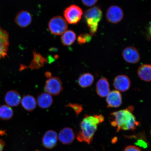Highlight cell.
Returning a JSON list of instances; mask_svg holds the SVG:
<instances>
[{
	"mask_svg": "<svg viewBox=\"0 0 151 151\" xmlns=\"http://www.w3.org/2000/svg\"><path fill=\"white\" fill-rule=\"evenodd\" d=\"M21 100L20 94L16 91H9L5 96V103L7 105L11 107L18 106L21 103Z\"/></svg>",
	"mask_w": 151,
	"mask_h": 151,
	"instance_id": "14",
	"label": "cell"
},
{
	"mask_svg": "<svg viewBox=\"0 0 151 151\" xmlns=\"http://www.w3.org/2000/svg\"><path fill=\"white\" fill-rule=\"evenodd\" d=\"M99 0H82L84 5L88 7H91L95 5Z\"/></svg>",
	"mask_w": 151,
	"mask_h": 151,
	"instance_id": "26",
	"label": "cell"
},
{
	"mask_svg": "<svg viewBox=\"0 0 151 151\" xmlns=\"http://www.w3.org/2000/svg\"><path fill=\"white\" fill-rule=\"evenodd\" d=\"M68 107H71L74 111L77 116L82 112L83 109L82 106L77 104H69L67 105Z\"/></svg>",
	"mask_w": 151,
	"mask_h": 151,
	"instance_id": "25",
	"label": "cell"
},
{
	"mask_svg": "<svg viewBox=\"0 0 151 151\" xmlns=\"http://www.w3.org/2000/svg\"><path fill=\"white\" fill-rule=\"evenodd\" d=\"M58 134L55 131L49 130L43 137L42 142L45 148L52 149L56 146L58 141Z\"/></svg>",
	"mask_w": 151,
	"mask_h": 151,
	"instance_id": "12",
	"label": "cell"
},
{
	"mask_svg": "<svg viewBox=\"0 0 151 151\" xmlns=\"http://www.w3.org/2000/svg\"><path fill=\"white\" fill-rule=\"evenodd\" d=\"M75 134L71 128L66 127L60 131L58 138L61 142L65 145H69L74 140Z\"/></svg>",
	"mask_w": 151,
	"mask_h": 151,
	"instance_id": "15",
	"label": "cell"
},
{
	"mask_svg": "<svg viewBox=\"0 0 151 151\" xmlns=\"http://www.w3.org/2000/svg\"><path fill=\"white\" fill-rule=\"evenodd\" d=\"M46 76L48 77V78H50L51 74L50 73L47 72L46 73Z\"/></svg>",
	"mask_w": 151,
	"mask_h": 151,
	"instance_id": "30",
	"label": "cell"
},
{
	"mask_svg": "<svg viewBox=\"0 0 151 151\" xmlns=\"http://www.w3.org/2000/svg\"><path fill=\"white\" fill-rule=\"evenodd\" d=\"M76 39V34L71 30H67L61 37L62 44L64 46H69L73 44Z\"/></svg>",
	"mask_w": 151,
	"mask_h": 151,
	"instance_id": "21",
	"label": "cell"
},
{
	"mask_svg": "<svg viewBox=\"0 0 151 151\" xmlns=\"http://www.w3.org/2000/svg\"><path fill=\"white\" fill-rule=\"evenodd\" d=\"M96 91L99 97H106L110 92V86L108 80L103 77L98 81L96 85Z\"/></svg>",
	"mask_w": 151,
	"mask_h": 151,
	"instance_id": "13",
	"label": "cell"
},
{
	"mask_svg": "<svg viewBox=\"0 0 151 151\" xmlns=\"http://www.w3.org/2000/svg\"><path fill=\"white\" fill-rule=\"evenodd\" d=\"M4 142L0 139V151H2L3 150L4 147Z\"/></svg>",
	"mask_w": 151,
	"mask_h": 151,
	"instance_id": "29",
	"label": "cell"
},
{
	"mask_svg": "<svg viewBox=\"0 0 151 151\" xmlns=\"http://www.w3.org/2000/svg\"><path fill=\"white\" fill-rule=\"evenodd\" d=\"M122 55L124 61L131 64L137 63L140 60L138 50L134 47H126L122 51Z\"/></svg>",
	"mask_w": 151,
	"mask_h": 151,
	"instance_id": "8",
	"label": "cell"
},
{
	"mask_svg": "<svg viewBox=\"0 0 151 151\" xmlns=\"http://www.w3.org/2000/svg\"><path fill=\"white\" fill-rule=\"evenodd\" d=\"M32 20V17L29 12L26 10H22L17 14L15 22L19 27L25 28L30 25Z\"/></svg>",
	"mask_w": 151,
	"mask_h": 151,
	"instance_id": "11",
	"label": "cell"
},
{
	"mask_svg": "<svg viewBox=\"0 0 151 151\" xmlns=\"http://www.w3.org/2000/svg\"><path fill=\"white\" fill-rule=\"evenodd\" d=\"M113 86L116 90L120 92H126L131 87V80L127 75H119L115 77Z\"/></svg>",
	"mask_w": 151,
	"mask_h": 151,
	"instance_id": "9",
	"label": "cell"
},
{
	"mask_svg": "<svg viewBox=\"0 0 151 151\" xmlns=\"http://www.w3.org/2000/svg\"><path fill=\"white\" fill-rule=\"evenodd\" d=\"M123 151H141L137 147L134 146H129L126 147Z\"/></svg>",
	"mask_w": 151,
	"mask_h": 151,
	"instance_id": "27",
	"label": "cell"
},
{
	"mask_svg": "<svg viewBox=\"0 0 151 151\" xmlns=\"http://www.w3.org/2000/svg\"><path fill=\"white\" fill-rule=\"evenodd\" d=\"M102 16V12L98 7H92L85 12L84 18L91 36L95 35L97 32L99 22Z\"/></svg>",
	"mask_w": 151,
	"mask_h": 151,
	"instance_id": "3",
	"label": "cell"
},
{
	"mask_svg": "<svg viewBox=\"0 0 151 151\" xmlns=\"http://www.w3.org/2000/svg\"><path fill=\"white\" fill-rule=\"evenodd\" d=\"M45 91L51 95L57 96L63 90L62 82L57 77H51L47 80L45 86Z\"/></svg>",
	"mask_w": 151,
	"mask_h": 151,
	"instance_id": "6",
	"label": "cell"
},
{
	"mask_svg": "<svg viewBox=\"0 0 151 151\" xmlns=\"http://www.w3.org/2000/svg\"><path fill=\"white\" fill-rule=\"evenodd\" d=\"M104 120V118L102 115H86L81 122V131L77 136V140L90 144L92 142L98 126Z\"/></svg>",
	"mask_w": 151,
	"mask_h": 151,
	"instance_id": "2",
	"label": "cell"
},
{
	"mask_svg": "<svg viewBox=\"0 0 151 151\" xmlns=\"http://www.w3.org/2000/svg\"><path fill=\"white\" fill-rule=\"evenodd\" d=\"M14 111L11 107L7 105L0 106V118L3 120H8L12 117Z\"/></svg>",
	"mask_w": 151,
	"mask_h": 151,
	"instance_id": "23",
	"label": "cell"
},
{
	"mask_svg": "<svg viewBox=\"0 0 151 151\" xmlns=\"http://www.w3.org/2000/svg\"><path fill=\"white\" fill-rule=\"evenodd\" d=\"M137 75L141 80L146 82L151 80V66L148 64H144L139 68Z\"/></svg>",
	"mask_w": 151,
	"mask_h": 151,
	"instance_id": "17",
	"label": "cell"
},
{
	"mask_svg": "<svg viewBox=\"0 0 151 151\" xmlns=\"http://www.w3.org/2000/svg\"><path fill=\"white\" fill-rule=\"evenodd\" d=\"M124 17L123 11L118 6H111L107 9L106 18L107 21L110 23L117 24L121 21Z\"/></svg>",
	"mask_w": 151,
	"mask_h": 151,
	"instance_id": "7",
	"label": "cell"
},
{
	"mask_svg": "<svg viewBox=\"0 0 151 151\" xmlns=\"http://www.w3.org/2000/svg\"><path fill=\"white\" fill-rule=\"evenodd\" d=\"M106 101L109 108L119 107L122 104L121 93L116 90L110 91L106 96Z\"/></svg>",
	"mask_w": 151,
	"mask_h": 151,
	"instance_id": "10",
	"label": "cell"
},
{
	"mask_svg": "<svg viewBox=\"0 0 151 151\" xmlns=\"http://www.w3.org/2000/svg\"><path fill=\"white\" fill-rule=\"evenodd\" d=\"M33 58L29 66L32 69L39 68L42 67L44 63L47 61L46 59L38 53L33 52Z\"/></svg>",
	"mask_w": 151,
	"mask_h": 151,
	"instance_id": "22",
	"label": "cell"
},
{
	"mask_svg": "<svg viewBox=\"0 0 151 151\" xmlns=\"http://www.w3.org/2000/svg\"><path fill=\"white\" fill-rule=\"evenodd\" d=\"M94 81L93 75L90 73H85L79 77L78 82L81 87L86 88L91 86Z\"/></svg>",
	"mask_w": 151,
	"mask_h": 151,
	"instance_id": "20",
	"label": "cell"
},
{
	"mask_svg": "<svg viewBox=\"0 0 151 151\" xmlns=\"http://www.w3.org/2000/svg\"><path fill=\"white\" fill-rule=\"evenodd\" d=\"M63 14L66 21L70 24H76L82 18L83 10L80 7L76 5H72L66 8Z\"/></svg>",
	"mask_w": 151,
	"mask_h": 151,
	"instance_id": "5",
	"label": "cell"
},
{
	"mask_svg": "<svg viewBox=\"0 0 151 151\" xmlns=\"http://www.w3.org/2000/svg\"><path fill=\"white\" fill-rule=\"evenodd\" d=\"M133 106L111 113V124L113 127L116 128V131L134 130L139 124L132 112Z\"/></svg>",
	"mask_w": 151,
	"mask_h": 151,
	"instance_id": "1",
	"label": "cell"
},
{
	"mask_svg": "<svg viewBox=\"0 0 151 151\" xmlns=\"http://www.w3.org/2000/svg\"><path fill=\"white\" fill-rule=\"evenodd\" d=\"M9 45V34L0 27V51L7 55Z\"/></svg>",
	"mask_w": 151,
	"mask_h": 151,
	"instance_id": "19",
	"label": "cell"
},
{
	"mask_svg": "<svg viewBox=\"0 0 151 151\" xmlns=\"http://www.w3.org/2000/svg\"><path fill=\"white\" fill-rule=\"evenodd\" d=\"M92 36L88 33L81 34L77 38L78 44L83 45L89 42L92 39Z\"/></svg>",
	"mask_w": 151,
	"mask_h": 151,
	"instance_id": "24",
	"label": "cell"
},
{
	"mask_svg": "<svg viewBox=\"0 0 151 151\" xmlns=\"http://www.w3.org/2000/svg\"><path fill=\"white\" fill-rule=\"evenodd\" d=\"M37 104L39 107L43 109H47L51 106L53 102L52 95L47 92L41 93L37 97Z\"/></svg>",
	"mask_w": 151,
	"mask_h": 151,
	"instance_id": "16",
	"label": "cell"
},
{
	"mask_svg": "<svg viewBox=\"0 0 151 151\" xmlns=\"http://www.w3.org/2000/svg\"><path fill=\"white\" fill-rule=\"evenodd\" d=\"M136 145L141 147H144V148H146L147 147V145L146 142L143 140H139L138 141Z\"/></svg>",
	"mask_w": 151,
	"mask_h": 151,
	"instance_id": "28",
	"label": "cell"
},
{
	"mask_svg": "<svg viewBox=\"0 0 151 151\" xmlns=\"http://www.w3.org/2000/svg\"><path fill=\"white\" fill-rule=\"evenodd\" d=\"M50 32L56 35H61L67 31L68 24L65 19L60 16H57L51 19L48 23Z\"/></svg>",
	"mask_w": 151,
	"mask_h": 151,
	"instance_id": "4",
	"label": "cell"
},
{
	"mask_svg": "<svg viewBox=\"0 0 151 151\" xmlns=\"http://www.w3.org/2000/svg\"><path fill=\"white\" fill-rule=\"evenodd\" d=\"M22 107L27 111L31 112L36 107L37 101L33 96L27 95L24 96L21 101Z\"/></svg>",
	"mask_w": 151,
	"mask_h": 151,
	"instance_id": "18",
	"label": "cell"
}]
</instances>
